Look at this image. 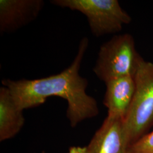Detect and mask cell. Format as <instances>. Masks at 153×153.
<instances>
[{"instance_id": "cell-1", "label": "cell", "mask_w": 153, "mask_h": 153, "mask_svg": "<svg viewBox=\"0 0 153 153\" xmlns=\"http://www.w3.org/2000/svg\"><path fill=\"white\" fill-rule=\"evenodd\" d=\"M88 44V39L83 38L71 65L59 74L35 79H4L2 86L9 90L16 105L23 111L43 104L51 97L65 99L68 102L67 118L71 126L75 127L99 112L97 102L86 93L88 79L79 74Z\"/></svg>"}, {"instance_id": "cell-2", "label": "cell", "mask_w": 153, "mask_h": 153, "mask_svg": "<svg viewBox=\"0 0 153 153\" xmlns=\"http://www.w3.org/2000/svg\"><path fill=\"white\" fill-rule=\"evenodd\" d=\"M142 59L131 35L116 34L100 46L93 72L104 83L121 77L134 76Z\"/></svg>"}, {"instance_id": "cell-3", "label": "cell", "mask_w": 153, "mask_h": 153, "mask_svg": "<svg viewBox=\"0 0 153 153\" xmlns=\"http://www.w3.org/2000/svg\"><path fill=\"white\" fill-rule=\"evenodd\" d=\"M134 77L135 92L123 120L131 146L153 126V62L143 59Z\"/></svg>"}, {"instance_id": "cell-4", "label": "cell", "mask_w": 153, "mask_h": 153, "mask_svg": "<svg viewBox=\"0 0 153 153\" xmlns=\"http://www.w3.org/2000/svg\"><path fill=\"white\" fill-rule=\"evenodd\" d=\"M51 3L82 13L95 37L119 33L131 21L117 0H52Z\"/></svg>"}, {"instance_id": "cell-5", "label": "cell", "mask_w": 153, "mask_h": 153, "mask_svg": "<svg viewBox=\"0 0 153 153\" xmlns=\"http://www.w3.org/2000/svg\"><path fill=\"white\" fill-rule=\"evenodd\" d=\"M131 147L123 119L108 115L88 146L90 153H131Z\"/></svg>"}, {"instance_id": "cell-6", "label": "cell", "mask_w": 153, "mask_h": 153, "mask_svg": "<svg viewBox=\"0 0 153 153\" xmlns=\"http://www.w3.org/2000/svg\"><path fill=\"white\" fill-rule=\"evenodd\" d=\"M43 0H0V33H10L27 25L44 7Z\"/></svg>"}, {"instance_id": "cell-7", "label": "cell", "mask_w": 153, "mask_h": 153, "mask_svg": "<svg viewBox=\"0 0 153 153\" xmlns=\"http://www.w3.org/2000/svg\"><path fill=\"white\" fill-rule=\"evenodd\" d=\"M103 103L108 116L124 119L136 89L134 77L124 76L105 82Z\"/></svg>"}, {"instance_id": "cell-8", "label": "cell", "mask_w": 153, "mask_h": 153, "mask_svg": "<svg viewBox=\"0 0 153 153\" xmlns=\"http://www.w3.org/2000/svg\"><path fill=\"white\" fill-rule=\"evenodd\" d=\"M23 110L18 108L7 88H0V141L16 135L24 126Z\"/></svg>"}, {"instance_id": "cell-9", "label": "cell", "mask_w": 153, "mask_h": 153, "mask_svg": "<svg viewBox=\"0 0 153 153\" xmlns=\"http://www.w3.org/2000/svg\"><path fill=\"white\" fill-rule=\"evenodd\" d=\"M131 153H153V131H149L133 144Z\"/></svg>"}, {"instance_id": "cell-10", "label": "cell", "mask_w": 153, "mask_h": 153, "mask_svg": "<svg viewBox=\"0 0 153 153\" xmlns=\"http://www.w3.org/2000/svg\"><path fill=\"white\" fill-rule=\"evenodd\" d=\"M68 153H90L88 146L80 147V146H73L69 149Z\"/></svg>"}]
</instances>
